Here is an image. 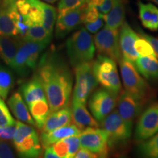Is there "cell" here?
<instances>
[{"mask_svg": "<svg viewBox=\"0 0 158 158\" xmlns=\"http://www.w3.org/2000/svg\"><path fill=\"white\" fill-rule=\"evenodd\" d=\"M42 84L51 112L70 106L73 75L68 65L54 52L40 58L35 74Z\"/></svg>", "mask_w": 158, "mask_h": 158, "instance_id": "cell-1", "label": "cell"}, {"mask_svg": "<svg viewBox=\"0 0 158 158\" xmlns=\"http://www.w3.org/2000/svg\"><path fill=\"white\" fill-rule=\"evenodd\" d=\"M65 46L69 62L73 68L93 60L96 51L94 37L85 28L71 35L67 40Z\"/></svg>", "mask_w": 158, "mask_h": 158, "instance_id": "cell-2", "label": "cell"}, {"mask_svg": "<svg viewBox=\"0 0 158 158\" xmlns=\"http://www.w3.org/2000/svg\"><path fill=\"white\" fill-rule=\"evenodd\" d=\"M120 72L124 89L147 103L153 96V92L144 79L141 76L133 63L122 57L119 62Z\"/></svg>", "mask_w": 158, "mask_h": 158, "instance_id": "cell-3", "label": "cell"}, {"mask_svg": "<svg viewBox=\"0 0 158 158\" xmlns=\"http://www.w3.org/2000/svg\"><path fill=\"white\" fill-rule=\"evenodd\" d=\"M45 43L22 40L15 58L10 67L20 76H26L37 67L40 54L46 48Z\"/></svg>", "mask_w": 158, "mask_h": 158, "instance_id": "cell-4", "label": "cell"}, {"mask_svg": "<svg viewBox=\"0 0 158 158\" xmlns=\"http://www.w3.org/2000/svg\"><path fill=\"white\" fill-rule=\"evenodd\" d=\"M95 78L102 87L118 96L122 92V84L118 76L116 62L109 57L99 55L92 62Z\"/></svg>", "mask_w": 158, "mask_h": 158, "instance_id": "cell-5", "label": "cell"}, {"mask_svg": "<svg viewBox=\"0 0 158 158\" xmlns=\"http://www.w3.org/2000/svg\"><path fill=\"white\" fill-rule=\"evenodd\" d=\"M76 84L73 92L72 103L86 105L89 97L98 85L93 73L92 62H86L74 68Z\"/></svg>", "mask_w": 158, "mask_h": 158, "instance_id": "cell-6", "label": "cell"}, {"mask_svg": "<svg viewBox=\"0 0 158 158\" xmlns=\"http://www.w3.org/2000/svg\"><path fill=\"white\" fill-rule=\"evenodd\" d=\"M101 127L108 135V143L110 148L126 143L132 135V129L124 122L117 110H114L101 122Z\"/></svg>", "mask_w": 158, "mask_h": 158, "instance_id": "cell-7", "label": "cell"}, {"mask_svg": "<svg viewBox=\"0 0 158 158\" xmlns=\"http://www.w3.org/2000/svg\"><path fill=\"white\" fill-rule=\"evenodd\" d=\"M118 29L106 27L98 31L94 37L95 48L99 55L108 56L118 62L122 57L118 41Z\"/></svg>", "mask_w": 158, "mask_h": 158, "instance_id": "cell-8", "label": "cell"}, {"mask_svg": "<svg viewBox=\"0 0 158 158\" xmlns=\"http://www.w3.org/2000/svg\"><path fill=\"white\" fill-rule=\"evenodd\" d=\"M78 137L81 147L94 153L98 157H106L109 154L108 135L102 127L86 128L81 132Z\"/></svg>", "mask_w": 158, "mask_h": 158, "instance_id": "cell-9", "label": "cell"}, {"mask_svg": "<svg viewBox=\"0 0 158 158\" xmlns=\"http://www.w3.org/2000/svg\"><path fill=\"white\" fill-rule=\"evenodd\" d=\"M118 97L105 88L94 91L89 100V108L98 122H101L113 111L117 104Z\"/></svg>", "mask_w": 158, "mask_h": 158, "instance_id": "cell-10", "label": "cell"}, {"mask_svg": "<svg viewBox=\"0 0 158 158\" xmlns=\"http://www.w3.org/2000/svg\"><path fill=\"white\" fill-rule=\"evenodd\" d=\"M158 132V102L152 103L148 106L136 123L135 139L143 141L148 139Z\"/></svg>", "mask_w": 158, "mask_h": 158, "instance_id": "cell-11", "label": "cell"}, {"mask_svg": "<svg viewBox=\"0 0 158 158\" xmlns=\"http://www.w3.org/2000/svg\"><path fill=\"white\" fill-rule=\"evenodd\" d=\"M146 102L125 90L122 91L117 98V111L124 122L133 129L134 120L142 111Z\"/></svg>", "mask_w": 158, "mask_h": 158, "instance_id": "cell-12", "label": "cell"}, {"mask_svg": "<svg viewBox=\"0 0 158 158\" xmlns=\"http://www.w3.org/2000/svg\"><path fill=\"white\" fill-rule=\"evenodd\" d=\"M87 5L88 3L63 14H58L55 29V36L57 39L64 38L84 22L85 13Z\"/></svg>", "mask_w": 158, "mask_h": 158, "instance_id": "cell-13", "label": "cell"}, {"mask_svg": "<svg viewBox=\"0 0 158 158\" xmlns=\"http://www.w3.org/2000/svg\"><path fill=\"white\" fill-rule=\"evenodd\" d=\"M138 37L139 35L137 34L131 27L124 21L120 27L118 32L120 50L122 56L133 64L139 56L135 49V42Z\"/></svg>", "mask_w": 158, "mask_h": 158, "instance_id": "cell-14", "label": "cell"}, {"mask_svg": "<svg viewBox=\"0 0 158 158\" xmlns=\"http://www.w3.org/2000/svg\"><path fill=\"white\" fill-rule=\"evenodd\" d=\"M17 1L2 0L0 2V35L19 36L15 22L11 15V10L16 6Z\"/></svg>", "mask_w": 158, "mask_h": 158, "instance_id": "cell-15", "label": "cell"}, {"mask_svg": "<svg viewBox=\"0 0 158 158\" xmlns=\"http://www.w3.org/2000/svg\"><path fill=\"white\" fill-rule=\"evenodd\" d=\"M81 130L75 124H69L68 125L59 127L53 131L43 133L40 135V142L43 147L45 148L51 146L56 142L64 139L73 135H79Z\"/></svg>", "mask_w": 158, "mask_h": 158, "instance_id": "cell-16", "label": "cell"}, {"mask_svg": "<svg viewBox=\"0 0 158 158\" xmlns=\"http://www.w3.org/2000/svg\"><path fill=\"white\" fill-rule=\"evenodd\" d=\"M72 122V111L70 106L56 111H52L45 120L41 130L43 133L53 131L57 128L68 125Z\"/></svg>", "mask_w": 158, "mask_h": 158, "instance_id": "cell-17", "label": "cell"}, {"mask_svg": "<svg viewBox=\"0 0 158 158\" xmlns=\"http://www.w3.org/2000/svg\"><path fill=\"white\" fill-rule=\"evenodd\" d=\"M15 148L21 157H38L43 152L40 138L37 133L27 136Z\"/></svg>", "mask_w": 158, "mask_h": 158, "instance_id": "cell-18", "label": "cell"}, {"mask_svg": "<svg viewBox=\"0 0 158 158\" xmlns=\"http://www.w3.org/2000/svg\"><path fill=\"white\" fill-rule=\"evenodd\" d=\"M7 104L12 113L19 121L24 123L35 126L33 118L31 117L30 111L28 109L25 100H23L21 94L15 92L9 98Z\"/></svg>", "mask_w": 158, "mask_h": 158, "instance_id": "cell-19", "label": "cell"}, {"mask_svg": "<svg viewBox=\"0 0 158 158\" xmlns=\"http://www.w3.org/2000/svg\"><path fill=\"white\" fill-rule=\"evenodd\" d=\"M71 111L73 123L81 131L87 127H99L98 121L88 111L86 105L72 103Z\"/></svg>", "mask_w": 158, "mask_h": 158, "instance_id": "cell-20", "label": "cell"}, {"mask_svg": "<svg viewBox=\"0 0 158 158\" xmlns=\"http://www.w3.org/2000/svg\"><path fill=\"white\" fill-rule=\"evenodd\" d=\"M21 42V37L0 35V58L8 66L14 59Z\"/></svg>", "mask_w": 158, "mask_h": 158, "instance_id": "cell-21", "label": "cell"}, {"mask_svg": "<svg viewBox=\"0 0 158 158\" xmlns=\"http://www.w3.org/2000/svg\"><path fill=\"white\" fill-rule=\"evenodd\" d=\"M139 18L142 25L150 31L158 30V8L151 3L138 2Z\"/></svg>", "mask_w": 158, "mask_h": 158, "instance_id": "cell-22", "label": "cell"}, {"mask_svg": "<svg viewBox=\"0 0 158 158\" xmlns=\"http://www.w3.org/2000/svg\"><path fill=\"white\" fill-rule=\"evenodd\" d=\"M106 27L113 29H119L124 22L125 9L122 0H113V7L107 14L102 15Z\"/></svg>", "mask_w": 158, "mask_h": 158, "instance_id": "cell-23", "label": "cell"}, {"mask_svg": "<svg viewBox=\"0 0 158 158\" xmlns=\"http://www.w3.org/2000/svg\"><path fill=\"white\" fill-rule=\"evenodd\" d=\"M134 65L145 78L158 81V60L156 56H138Z\"/></svg>", "mask_w": 158, "mask_h": 158, "instance_id": "cell-24", "label": "cell"}, {"mask_svg": "<svg viewBox=\"0 0 158 158\" xmlns=\"http://www.w3.org/2000/svg\"><path fill=\"white\" fill-rule=\"evenodd\" d=\"M21 93L27 106L37 100L46 99L43 85L36 76L23 85L21 88Z\"/></svg>", "mask_w": 158, "mask_h": 158, "instance_id": "cell-25", "label": "cell"}, {"mask_svg": "<svg viewBox=\"0 0 158 158\" xmlns=\"http://www.w3.org/2000/svg\"><path fill=\"white\" fill-rule=\"evenodd\" d=\"M31 117L34 119L35 126L40 130L43 127L45 120L51 113L50 107L47 99L37 100L28 105Z\"/></svg>", "mask_w": 158, "mask_h": 158, "instance_id": "cell-26", "label": "cell"}, {"mask_svg": "<svg viewBox=\"0 0 158 158\" xmlns=\"http://www.w3.org/2000/svg\"><path fill=\"white\" fill-rule=\"evenodd\" d=\"M52 39V34L48 32L42 25L32 24L29 27L22 40L24 41L45 43L48 45Z\"/></svg>", "mask_w": 158, "mask_h": 158, "instance_id": "cell-27", "label": "cell"}, {"mask_svg": "<svg viewBox=\"0 0 158 158\" xmlns=\"http://www.w3.org/2000/svg\"><path fill=\"white\" fill-rule=\"evenodd\" d=\"M141 142L137 147L138 155L143 157L158 158V132Z\"/></svg>", "mask_w": 158, "mask_h": 158, "instance_id": "cell-28", "label": "cell"}, {"mask_svg": "<svg viewBox=\"0 0 158 158\" xmlns=\"http://www.w3.org/2000/svg\"><path fill=\"white\" fill-rule=\"evenodd\" d=\"M14 84V78L8 68L0 64V97L4 100L7 98Z\"/></svg>", "mask_w": 158, "mask_h": 158, "instance_id": "cell-29", "label": "cell"}, {"mask_svg": "<svg viewBox=\"0 0 158 158\" xmlns=\"http://www.w3.org/2000/svg\"><path fill=\"white\" fill-rule=\"evenodd\" d=\"M37 133L33 125L29 124H24V122L18 121L15 122V132L13 138V145L16 147L27 136Z\"/></svg>", "mask_w": 158, "mask_h": 158, "instance_id": "cell-30", "label": "cell"}, {"mask_svg": "<svg viewBox=\"0 0 158 158\" xmlns=\"http://www.w3.org/2000/svg\"><path fill=\"white\" fill-rule=\"evenodd\" d=\"M135 49L141 56H156L153 47L150 43L140 35L135 42Z\"/></svg>", "mask_w": 158, "mask_h": 158, "instance_id": "cell-31", "label": "cell"}, {"mask_svg": "<svg viewBox=\"0 0 158 158\" xmlns=\"http://www.w3.org/2000/svg\"><path fill=\"white\" fill-rule=\"evenodd\" d=\"M15 121L5 104L4 99L0 97V127L15 125Z\"/></svg>", "mask_w": 158, "mask_h": 158, "instance_id": "cell-32", "label": "cell"}, {"mask_svg": "<svg viewBox=\"0 0 158 158\" xmlns=\"http://www.w3.org/2000/svg\"><path fill=\"white\" fill-rule=\"evenodd\" d=\"M90 0H60L58 5V14H63L71 10L87 4Z\"/></svg>", "mask_w": 158, "mask_h": 158, "instance_id": "cell-33", "label": "cell"}, {"mask_svg": "<svg viewBox=\"0 0 158 158\" xmlns=\"http://www.w3.org/2000/svg\"><path fill=\"white\" fill-rule=\"evenodd\" d=\"M51 146L59 158H69V147L64 139L56 142Z\"/></svg>", "mask_w": 158, "mask_h": 158, "instance_id": "cell-34", "label": "cell"}, {"mask_svg": "<svg viewBox=\"0 0 158 158\" xmlns=\"http://www.w3.org/2000/svg\"><path fill=\"white\" fill-rule=\"evenodd\" d=\"M64 141L68 143L69 147V158L74 157L76 153L80 149V140L78 135H73L64 138Z\"/></svg>", "mask_w": 158, "mask_h": 158, "instance_id": "cell-35", "label": "cell"}, {"mask_svg": "<svg viewBox=\"0 0 158 158\" xmlns=\"http://www.w3.org/2000/svg\"><path fill=\"white\" fill-rule=\"evenodd\" d=\"M100 15V12L95 6L92 4L88 3L87 7H86V13H85L84 17V23H91L95 21Z\"/></svg>", "mask_w": 158, "mask_h": 158, "instance_id": "cell-36", "label": "cell"}, {"mask_svg": "<svg viewBox=\"0 0 158 158\" xmlns=\"http://www.w3.org/2000/svg\"><path fill=\"white\" fill-rule=\"evenodd\" d=\"M15 153L11 146L6 141L0 140V158H13Z\"/></svg>", "mask_w": 158, "mask_h": 158, "instance_id": "cell-37", "label": "cell"}, {"mask_svg": "<svg viewBox=\"0 0 158 158\" xmlns=\"http://www.w3.org/2000/svg\"><path fill=\"white\" fill-rule=\"evenodd\" d=\"M103 19H102L101 14L98 19L94 22L91 23H84L85 29L87 30L89 32L92 33V34H96L98 31L102 28L103 26Z\"/></svg>", "mask_w": 158, "mask_h": 158, "instance_id": "cell-38", "label": "cell"}, {"mask_svg": "<svg viewBox=\"0 0 158 158\" xmlns=\"http://www.w3.org/2000/svg\"><path fill=\"white\" fill-rule=\"evenodd\" d=\"M15 132V125L0 127V140H3V141H11V140H13V137H14Z\"/></svg>", "mask_w": 158, "mask_h": 158, "instance_id": "cell-39", "label": "cell"}, {"mask_svg": "<svg viewBox=\"0 0 158 158\" xmlns=\"http://www.w3.org/2000/svg\"><path fill=\"white\" fill-rule=\"evenodd\" d=\"M138 35H140L141 36L143 37L144 38H146L148 41L150 43V44L152 45V46L153 47L154 51H155L156 56L158 57V38L155 37L152 35H149L148 34L144 33L142 30H138Z\"/></svg>", "mask_w": 158, "mask_h": 158, "instance_id": "cell-40", "label": "cell"}, {"mask_svg": "<svg viewBox=\"0 0 158 158\" xmlns=\"http://www.w3.org/2000/svg\"><path fill=\"white\" fill-rule=\"evenodd\" d=\"M74 157L76 158H95L98 157V155L95 154L89 151V150L84 149V148H81L78 150V152L76 153Z\"/></svg>", "mask_w": 158, "mask_h": 158, "instance_id": "cell-41", "label": "cell"}, {"mask_svg": "<svg viewBox=\"0 0 158 158\" xmlns=\"http://www.w3.org/2000/svg\"><path fill=\"white\" fill-rule=\"evenodd\" d=\"M113 7V0H105V2L101 5L97 7L100 14H107Z\"/></svg>", "mask_w": 158, "mask_h": 158, "instance_id": "cell-42", "label": "cell"}, {"mask_svg": "<svg viewBox=\"0 0 158 158\" xmlns=\"http://www.w3.org/2000/svg\"><path fill=\"white\" fill-rule=\"evenodd\" d=\"M44 149V152H43V157L45 158H59L56 154L55 153L52 146H48V147L43 148Z\"/></svg>", "mask_w": 158, "mask_h": 158, "instance_id": "cell-43", "label": "cell"}, {"mask_svg": "<svg viewBox=\"0 0 158 158\" xmlns=\"http://www.w3.org/2000/svg\"><path fill=\"white\" fill-rule=\"evenodd\" d=\"M105 2V0H90L89 2L90 4H92V5H93L94 6H95L96 7H99V6H100L102 5V3H103Z\"/></svg>", "mask_w": 158, "mask_h": 158, "instance_id": "cell-44", "label": "cell"}, {"mask_svg": "<svg viewBox=\"0 0 158 158\" xmlns=\"http://www.w3.org/2000/svg\"><path fill=\"white\" fill-rule=\"evenodd\" d=\"M43 1L45 2H48V3H54L56 2L57 0H43Z\"/></svg>", "mask_w": 158, "mask_h": 158, "instance_id": "cell-45", "label": "cell"}, {"mask_svg": "<svg viewBox=\"0 0 158 158\" xmlns=\"http://www.w3.org/2000/svg\"><path fill=\"white\" fill-rule=\"evenodd\" d=\"M149 1L153 2L154 3H155L156 5H158V0H149Z\"/></svg>", "mask_w": 158, "mask_h": 158, "instance_id": "cell-46", "label": "cell"}, {"mask_svg": "<svg viewBox=\"0 0 158 158\" xmlns=\"http://www.w3.org/2000/svg\"><path fill=\"white\" fill-rule=\"evenodd\" d=\"M122 1H123L125 3V2H127V0H122Z\"/></svg>", "mask_w": 158, "mask_h": 158, "instance_id": "cell-47", "label": "cell"}]
</instances>
